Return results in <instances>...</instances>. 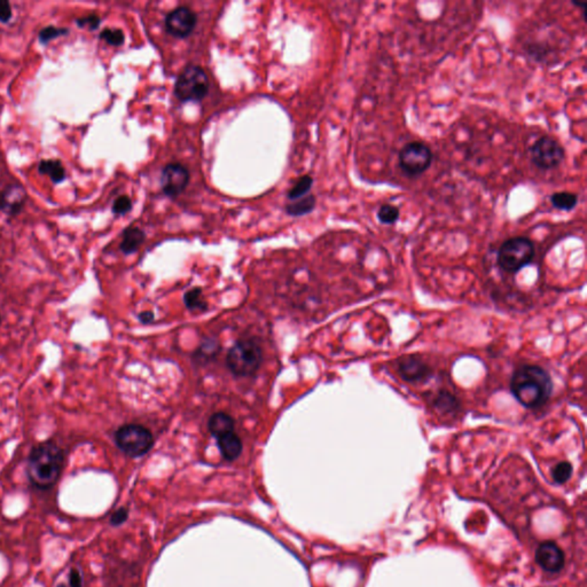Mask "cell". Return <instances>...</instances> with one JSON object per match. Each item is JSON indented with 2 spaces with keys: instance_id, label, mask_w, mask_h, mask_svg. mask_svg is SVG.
Returning <instances> with one entry per match:
<instances>
[{
  "instance_id": "1",
  "label": "cell",
  "mask_w": 587,
  "mask_h": 587,
  "mask_svg": "<svg viewBox=\"0 0 587 587\" xmlns=\"http://www.w3.org/2000/svg\"><path fill=\"white\" fill-rule=\"evenodd\" d=\"M64 466L63 449L53 440H45L31 449L27 475L36 489H51L58 483Z\"/></svg>"
},
{
  "instance_id": "2",
  "label": "cell",
  "mask_w": 587,
  "mask_h": 587,
  "mask_svg": "<svg viewBox=\"0 0 587 587\" xmlns=\"http://www.w3.org/2000/svg\"><path fill=\"white\" fill-rule=\"evenodd\" d=\"M511 390L523 406L535 409L548 401L553 382L550 374L541 367L524 365L512 376Z\"/></svg>"
},
{
  "instance_id": "3",
  "label": "cell",
  "mask_w": 587,
  "mask_h": 587,
  "mask_svg": "<svg viewBox=\"0 0 587 587\" xmlns=\"http://www.w3.org/2000/svg\"><path fill=\"white\" fill-rule=\"evenodd\" d=\"M226 364L234 375L253 376L262 364V349L253 339H240L227 352Z\"/></svg>"
},
{
  "instance_id": "4",
  "label": "cell",
  "mask_w": 587,
  "mask_h": 587,
  "mask_svg": "<svg viewBox=\"0 0 587 587\" xmlns=\"http://www.w3.org/2000/svg\"><path fill=\"white\" fill-rule=\"evenodd\" d=\"M535 257V245L526 236L508 238L498 251V264L504 271L516 273Z\"/></svg>"
},
{
  "instance_id": "5",
  "label": "cell",
  "mask_w": 587,
  "mask_h": 587,
  "mask_svg": "<svg viewBox=\"0 0 587 587\" xmlns=\"http://www.w3.org/2000/svg\"><path fill=\"white\" fill-rule=\"evenodd\" d=\"M115 443L123 453L132 458L146 454L153 447L154 437L144 425H124L115 432Z\"/></svg>"
},
{
  "instance_id": "6",
  "label": "cell",
  "mask_w": 587,
  "mask_h": 587,
  "mask_svg": "<svg viewBox=\"0 0 587 587\" xmlns=\"http://www.w3.org/2000/svg\"><path fill=\"white\" fill-rule=\"evenodd\" d=\"M209 80L202 68L187 67L178 77L174 95L181 102L201 101L208 93Z\"/></svg>"
},
{
  "instance_id": "7",
  "label": "cell",
  "mask_w": 587,
  "mask_h": 587,
  "mask_svg": "<svg viewBox=\"0 0 587 587\" xmlns=\"http://www.w3.org/2000/svg\"><path fill=\"white\" fill-rule=\"evenodd\" d=\"M398 161L399 168L407 177H418L430 168L432 152L421 141H411L401 148Z\"/></svg>"
},
{
  "instance_id": "8",
  "label": "cell",
  "mask_w": 587,
  "mask_h": 587,
  "mask_svg": "<svg viewBox=\"0 0 587 587\" xmlns=\"http://www.w3.org/2000/svg\"><path fill=\"white\" fill-rule=\"evenodd\" d=\"M532 164L540 170L559 168L566 159V150L553 137L539 138L530 148Z\"/></svg>"
},
{
  "instance_id": "9",
  "label": "cell",
  "mask_w": 587,
  "mask_h": 587,
  "mask_svg": "<svg viewBox=\"0 0 587 587\" xmlns=\"http://www.w3.org/2000/svg\"><path fill=\"white\" fill-rule=\"evenodd\" d=\"M195 13L187 7H178L169 13L165 18V29L176 38L190 36L196 25Z\"/></svg>"
},
{
  "instance_id": "10",
  "label": "cell",
  "mask_w": 587,
  "mask_h": 587,
  "mask_svg": "<svg viewBox=\"0 0 587 587\" xmlns=\"http://www.w3.org/2000/svg\"><path fill=\"white\" fill-rule=\"evenodd\" d=\"M190 181V174L183 164L170 163L162 171L161 185L165 195L176 198L186 188Z\"/></svg>"
},
{
  "instance_id": "11",
  "label": "cell",
  "mask_w": 587,
  "mask_h": 587,
  "mask_svg": "<svg viewBox=\"0 0 587 587\" xmlns=\"http://www.w3.org/2000/svg\"><path fill=\"white\" fill-rule=\"evenodd\" d=\"M535 562L538 563L541 569L553 574L561 571L566 563L563 550L555 543L550 540L544 541L539 545L538 548L535 550Z\"/></svg>"
},
{
  "instance_id": "12",
  "label": "cell",
  "mask_w": 587,
  "mask_h": 587,
  "mask_svg": "<svg viewBox=\"0 0 587 587\" xmlns=\"http://www.w3.org/2000/svg\"><path fill=\"white\" fill-rule=\"evenodd\" d=\"M27 201V193L18 183H9L0 190V211L7 216H16L21 212Z\"/></svg>"
},
{
  "instance_id": "13",
  "label": "cell",
  "mask_w": 587,
  "mask_h": 587,
  "mask_svg": "<svg viewBox=\"0 0 587 587\" xmlns=\"http://www.w3.org/2000/svg\"><path fill=\"white\" fill-rule=\"evenodd\" d=\"M398 372L407 382L422 381L430 375V368L414 356L404 357L398 364Z\"/></svg>"
},
{
  "instance_id": "14",
  "label": "cell",
  "mask_w": 587,
  "mask_h": 587,
  "mask_svg": "<svg viewBox=\"0 0 587 587\" xmlns=\"http://www.w3.org/2000/svg\"><path fill=\"white\" fill-rule=\"evenodd\" d=\"M217 444L222 456L229 461L236 460L241 454L242 442L234 431L218 437Z\"/></svg>"
},
{
  "instance_id": "15",
  "label": "cell",
  "mask_w": 587,
  "mask_h": 587,
  "mask_svg": "<svg viewBox=\"0 0 587 587\" xmlns=\"http://www.w3.org/2000/svg\"><path fill=\"white\" fill-rule=\"evenodd\" d=\"M208 428L212 436L218 438L234 431V420L226 413H214L209 419Z\"/></svg>"
},
{
  "instance_id": "16",
  "label": "cell",
  "mask_w": 587,
  "mask_h": 587,
  "mask_svg": "<svg viewBox=\"0 0 587 587\" xmlns=\"http://www.w3.org/2000/svg\"><path fill=\"white\" fill-rule=\"evenodd\" d=\"M145 241V233L138 227H128L123 233L122 242L119 245V249L123 254H133L140 248L143 242Z\"/></svg>"
},
{
  "instance_id": "17",
  "label": "cell",
  "mask_w": 587,
  "mask_h": 587,
  "mask_svg": "<svg viewBox=\"0 0 587 587\" xmlns=\"http://www.w3.org/2000/svg\"><path fill=\"white\" fill-rule=\"evenodd\" d=\"M38 172L49 176L53 183L58 185L66 179V169L59 159H43L38 164Z\"/></svg>"
},
{
  "instance_id": "18",
  "label": "cell",
  "mask_w": 587,
  "mask_h": 587,
  "mask_svg": "<svg viewBox=\"0 0 587 587\" xmlns=\"http://www.w3.org/2000/svg\"><path fill=\"white\" fill-rule=\"evenodd\" d=\"M219 343H218L217 339H212V337L205 339V342H202L201 346L196 349V351L194 352V355H193L194 361L196 364H207V363L216 358L218 352H219Z\"/></svg>"
},
{
  "instance_id": "19",
  "label": "cell",
  "mask_w": 587,
  "mask_h": 587,
  "mask_svg": "<svg viewBox=\"0 0 587 587\" xmlns=\"http://www.w3.org/2000/svg\"><path fill=\"white\" fill-rule=\"evenodd\" d=\"M550 203L557 210L571 211L577 207L578 195L575 193L557 192L552 194L550 198Z\"/></svg>"
},
{
  "instance_id": "20",
  "label": "cell",
  "mask_w": 587,
  "mask_h": 587,
  "mask_svg": "<svg viewBox=\"0 0 587 587\" xmlns=\"http://www.w3.org/2000/svg\"><path fill=\"white\" fill-rule=\"evenodd\" d=\"M315 207V198L313 195L303 198L300 201H294L286 207V211L291 216H303L309 214Z\"/></svg>"
},
{
  "instance_id": "21",
  "label": "cell",
  "mask_w": 587,
  "mask_h": 587,
  "mask_svg": "<svg viewBox=\"0 0 587 587\" xmlns=\"http://www.w3.org/2000/svg\"><path fill=\"white\" fill-rule=\"evenodd\" d=\"M183 302L192 311H205L208 308V304L202 295L201 288H193L190 291H186L183 295Z\"/></svg>"
},
{
  "instance_id": "22",
  "label": "cell",
  "mask_w": 587,
  "mask_h": 587,
  "mask_svg": "<svg viewBox=\"0 0 587 587\" xmlns=\"http://www.w3.org/2000/svg\"><path fill=\"white\" fill-rule=\"evenodd\" d=\"M376 217L379 219L380 223L383 224V225H394V224L397 223V220L401 217V211L396 205L385 203V205L380 207Z\"/></svg>"
},
{
  "instance_id": "23",
  "label": "cell",
  "mask_w": 587,
  "mask_h": 587,
  "mask_svg": "<svg viewBox=\"0 0 587 587\" xmlns=\"http://www.w3.org/2000/svg\"><path fill=\"white\" fill-rule=\"evenodd\" d=\"M313 179L310 176H303L301 177L297 183L291 187V190L288 192V199L291 201H297V200L302 199L303 196L305 195L306 193H309L311 190Z\"/></svg>"
},
{
  "instance_id": "24",
  "label": "cell",
  "mask_w": 587,
  "mask_h": 587,
  "mask_svg": "<svg viewBox=\"0 0 587 587\" xmlns=\"http://www.w3.org/2000/svg\"><path fill=\"white\" fill-rule=\"evenodd\" d=\"M69 34V29L68 28H59L54 25H49L45 27L40 31L38 34V40L42 44H49V42L56 40L59 37L67 36Z\"/></svg>"
},
{
  "instance_id": "25",
  "label": "cell",
  "mask_w": 587,
  "mask_h": 587,
  "mask_svg": "<svg viewBox=\"0 0 587 587\" xmlns=\"http://www.w3.org/2000/svg\"><path fill=\"white\" fill-rule=\"evenodd\" d=\"M572 466L570 462L562 461L557 464L552 471V477L557 484L566 483L567 480L571 477Z\"/></svg>"
},
{
  "instance_id": "26",
  "label": "cell",
  "mask_w": 587,
  "mask_h": 587,
  "mask_svg": "<svg viewBox=\"0 0 587 587\" xmlns=\"http://www.w3.org/2000/svg\"><path fill=\"white\" fill-rule=\"evenodd\" d=\"M100 40H104L106 43L111 46H122L126 40V37L121 29H104L100 32Z\"/></svg>"
},
{
  "instance_id": "27",
  "label": "cell",
  "mask_w": 587,
  "mask_h": 587,
  "mask_svg": "<svg viewBox=\"0 0 587 587\" xmlns=\"http://www.w3.org/2000/svg\"><path fill=\"white\" fill-rule=\"evenodd\" d=\"M435 405L444 412H451V411L458 409V401H456V398L453 397L452 394L445 392H440L438 394L436 401H435Z\"/></svg>"
},
{
  "instance_id": "28",
  "label": "cell",
  "mask_w": 587,
  "mask_h": 587,
  "mask_svg": "<svg viewBox=\"0 0 587 587\" xmlns=\"http://www.w3.org/2000/svg\"><path fill=\"white\" fill-rule=\"evenodd\" d=\"M132 209V201L128 196L122 195L119 196L115 202H114L113 210L114 214H119V216H122V214H128V211L131 210Z\"/></svg>"
},
{
  "instance_id": "29",
  "label": "cell",
  "mask_w": 587,
  "mask_h": 587,
  "mask_svg": "<svg viewBox=\"0 0 587 587\" xmlns=\"http://www.w3.org/2000/svg\"><path fill=\"white\" fill-rule=\"evenodd\" d=\"M75 23L80 28H89L91 30H95L101 25V18L95 14H90V16L76 18Z\"/></svg>"
},
{
  "instance_id": "30",
  "label": "cell",
  "mask_w": 587,
  "mask_h": 587,
  "mask_svg": "<svg viewBox=\"0 0 587 587\" xmlns=\"http://www.w3.org/2000/svg\"><path fill=\"white\" fill-rule=\"evenodd\" d=\"M13 18L12 5L6 0H0V22L8 23Z\"/></svg>"
},
{
  "instance_id": "31",
  "label": "cell",
  "mask_w": 587,
  "mask_h": 587,
  "mask_svg": "<svg viewBox=\"0 0 587 587\" xmlns=\"http://www.w3.org/2000/svg\"><path fill=\"white\" fill-rule=\"evenodd\" d=\"M128 512L126 508H119L110 517V524L111 526H119L128 520Z\"/></svg>"
},
{
  "instance_id": "32",
  "label": "cell",
  "mask_w": 587,
  "mask_h": 587,
  "mask_svg": "<svg viewBox=\"0 0 587 587\" xmlns=\"http://www.w3.org/2000/svg\"><path fill=\"white\" fill-rule=\"evenodd\" d=\"M68 583H69V587L83 586L82 574H80V570H78V569H71V571H69V575H68Z\"/></svg>"
},
{
  "instance_id": "33",
  "label": "cell",
  "mask_w": 587,
  "mask_h": 587,
  "mask_svg": "<svg viewBox=\"0 0 587 587\" xmlns=\"http://www.w3.org/2000/svg\"><path fill=\"white\" fill-rule=\"evenodd\" d=\"M138 318H139V320H140V322H143V324H144V325L150 324V322H152V321L154 320L153 312H150V311L141 312L140 315H139V317H138Z\"/></svg>"
},
{
  "instance_id": "34",
  "label": "cell",
  "mask_w": 587,
  "mask_h": 587,
  "mask_svg": "<svg viewBox=\"0 0 587 587\" xmlns=\"http://www.w3.org/2000/svg\"><path fill=\"white\" fill-rule=\"evenodd\" d=\"M56 587H68L67 585L63 584V583H60V584L56 585Z\"/></svg>"
},
{
  "instance_id": "35",
  "label": "cell",
  "mask_w": 587,
  "mask_h": 587,
  "mask_svg": "<svg viewBox=\"0 0 587 587\" xmlns=\"http://www.w3.org/2000/svg\"><path fill=\"white\" fill-rule=\"evenodd\" d=\"M0 324H1V318H0Z\"/></svg>"
}]
</instances>
